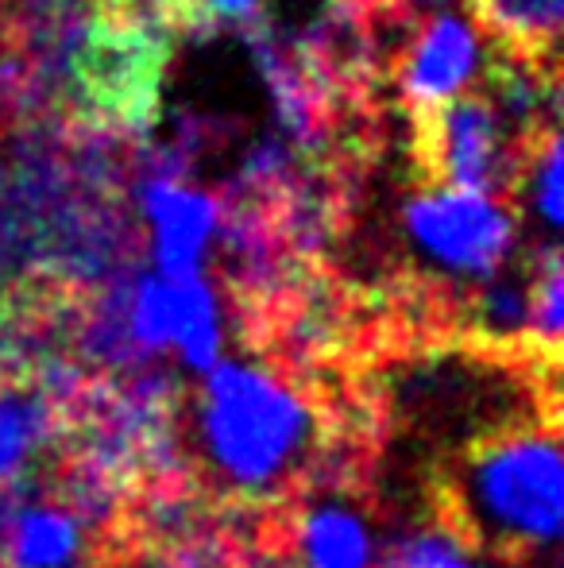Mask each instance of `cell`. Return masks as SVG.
Instances as JSON below:
<instances>
[{
  "mask_svg": "<svg viewBox=\"0 0 564 568\" xmlns=\"http://www.w3.org/2000/svg\"><path fill=\"white\" fill-rule=\"evenodd\" d=\"M171 429L182 479L221 503L286 507L321 479L348 418L317 395V383L225 359L205 372Z\"/></svg>",
  "mask_w": 564,
  "mask_h": 568,
  "instance_id": "obj_1",
  "label": "cell"
},
{
  "mask_svg": "<svg viewBox=\"0 0 564 568\" xmlns=\"http://www.w3.org/2000/svg\"><path fill=\"white\" fill-rule=\"evenodd\" d=\"M429 507L457 549L514 565L553 554L564 526L561 422H522L441 453Z\"/></svg>",
  "mask_w": 564,
  "mask_h": 568,
  "instance_id": "obj_2",
  "label": "cell"
},
{
  "mask_svg": "<svg viewBox=\"0 0 564 568\" xmlns=\"http://www.w3.org/2000/svg\"><path fill=\"white\" fill-rule=\"evenodd\" d=\"M171 28L155 16H78L74 4L39 31L70 120L101 135H143L158 116Z\"/></svg>",
  "mask_w": 564,
  "mask_h": 568,
  "instance_id": "obj_3",
  "label": "cell"
},
{
  "mask_svg": "<svg viewBox=\"0 0 564 568\" xmlns=\"http://www.w3.org/2000/svg\"><path fill=\"white\" fill-rule=\"evenodd\" d=\"M526 140L506 135V120L488 93L410 109V163L422 186L433 190H464L503 202L514 190Z\"/></svg>",
  "mask_w": 564,
  "mask_h": 568,
  "instance_id": "obj_4",
  "label": "cell"
},
{
  "mask_svg": "<svg viewBox=\"0 0 564 568\" xmlns=\"http://www.w3.org/2000/svg\"><path fill=\"white\" fill-rule=\"evenodd\" d=\"M407 244L441 278L491 283L519 236L514 210L495 197L422 186L402 202Z\"/></svg>",
  "mask_w": 564,
  "mask_h": 568,
  "instance_id": "obj_5",
  "label": "cell"
},
{
  "mask_svg": "<svg viewBox=\"0 0 564 568\" xmlns=\"http://www.w3.org/2000/svg\"><path fill=\"white\" fill-rule=\"evenodd\" d=\"M70 410L35 367H0V491L28 484L47 456L62 453Z\"/></svg>",
  "mask_w": 564,
  "mask_h": 568,
  "instance_id": "obj_6",
  "label": "cell"
},
{
  "mask_svg": "<svg viewBox=\"0 0 564 568\" xmlns=\"http://www.w3.org/2000/svg\"><path fill=\"white\" fill-rule=\"evenodd\" d=\"M480 74V39L468 20L441 12L414 28L394 59V90L402 105L425 109L457 98Z\"/></svg>",
  "mask_w": 564,
  "mask_h": 568,
  "instance_id": "obj_7",
  "label": "cell"
},
{
  "mask_svg": "<svg viewBox=\"0 0 564 568\" xmlns=\"http://www.w3.org/2000/svg\"><path fill=\"white\" fill-rule=\"evenodd\" d=\"M271 554L294 557L298 568H371V538L348 491L294 499L290 526H279Z\"/></svg>",
  "mask_w": 564,
  "mask_h": 568,
  "instance_id": "obj_8",
  "label": "cell"
},
{
  "mask_svg": "<svg viewBox=\"0 0 564 568\" xmlns=\"http://www.w3.org/2000/svg\"><path fill=\"white\" fill-rule=\"evenodd\" d=\"M143 217L155 232V263L163 278H197L205 247L221 221V205L194 186L174 179L143 182Z\"/></svg>",
  "mask_w": 564,
  "mask_h": 568,
  "instance_id": "obj_9",
  "label": "cell"
},
{
  "mask_svg": "<svg viewBox=\"0 0 564 568\" xmlns=\"http://www.w3.org/2000/svg\"><path fill=\"white\" fill-rule=\"evenodd\" d=\"M90 530L74 507L35 503L4 518L0 541L12 568H90L93 557H101L90 546Z\"/></svg>",
  "mask_w": 564,
  "mask_h": 568,
  "instance_id": "obj_10",
  "label": "cell"
},
{
  "mask_svg": "<svg viewBox=\"0 0 564 568\" xmlns=\"http://www.w3.org/2000/svg\"><path fill=\"white\" fill-rule=\"evenodd\" d=\"M499 54L557 74L564 0H464Z\"/></svg>",
  "mask_w": 564,
  "mask_h": 568,
  "instance_id": "obj_11",
  "label": "cell"
},
{
  "mask_svg": "<svg viewBox=\"0 0 564 568\" xmlns=\"http://www.w3.org/2000/svg\"><path fill=\"white\" fill-rule=\"evenodd\" d=\"M267 0H158L166 28L213 31V28H252Z\"/></svg>",
  "mask_w": 564,
  "mask_h": 568,
  "instance_id": "obj_12",
  "label": "cell"
},
{
  "mask_svg": "<svg viewBox=\"0 0 564 568\" xmlns=\"http://www.w3.org/2000/svg\"><path fill=\"white\" fill-rule=\"evenodd\" d=\"M90 12H101V16H155V20H163V12H158V0H90Z\"/></svg>",
  "mask_w": 564,
  "mask_h": 568,
  "instance_id": "obj_13",
  "label": "cell"
},
{
  "mask_svg": "<svg viewBox=\"0 0 564 568\" xmlns=\"http://www.w3.org/2000/svg\"><path fill=\"white\" fill-rule=\"evenodd\" d=\"M379 8H387V12L402 16V20H410V8L414 4H437V0H376Z\"/></svg>",
  "mask_w": 564,
  "mask_h": 568,
  "instance_id": "obj_14",
  "label": "cell"
}]
</instances>
